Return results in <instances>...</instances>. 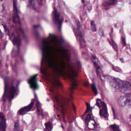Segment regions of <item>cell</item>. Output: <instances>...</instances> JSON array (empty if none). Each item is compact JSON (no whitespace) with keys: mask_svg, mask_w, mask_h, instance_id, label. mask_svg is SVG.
Segmentation results:
<instances>
[{"mask_svg":"<svg viewBox=\"0 0 131 131\" xmlns=\"http://www.w3.org/2000/svg\"><path fill=\"white\" fill-rule=\"evenodd\" d=\"M118 103L121 107L125 108H129L131 107V95L124 94L121 96L118 100Z\"/></svg>","mask_w":131,"mask_h":131,"instance_id":"cell-2","label":"cell"},{"mask_svg":"<svg viewBox=\"0 0 131 131\" xmlns=\"http://www.w3.org/2000/svg\"><path fill=\"white\" fill-rule=\"evenodd\" d=\"M92 90L93 91V93H94V95H97V94H98L97 90V88H96V86L95 83H93L92 84Z\"/></svg>","mask_w":131,"mask_h":131,"instance_id":"cell-18","label":"cell"},{"mask_svg":"<svg viewBox=\"0 0 131 131\" xmlns=\"http://www.w3.org/2000/svg\"><path fill=\"white\" fill-rule=\"evenodd\" d=\"M86 121L87 122V126L89 129H93L95 128L96 124L94 120L91 119V116L90 115L87 116Z\"/></svg>","mask_w":131,"mask_h":131,"instance_id":"cell-6","label":"cell"},{"mask_svg":"<svg viewBox=\"0 0 131 131\" xmlns=\"http://www.w3.org/2000/svg\"><path fill=\"white\" fill-rule=\"evenodd\" d=\"M110 128H111L112 131H121L119 126L116 124H112L110 126Z\"/></svg>","mask_w":131,"mask_h":131,"instance_id":"cell-15","label":"cell"},{"mask_svg":"<svg viewBox=\"0 0 131 131\" xmlns=\"http://www.w3.org/2000/svg\"><path fill=\"white\" fill-rule=\"evenodd\" d=\"M105 4L107 5H115L117 3V0H104Z\"/></svg>","mask_w":131,"mask_h":131,"instance_id":"cell-14","label":"cell"},{"mask_svg":"<svg viewBox=\"0 0 131 131\" xmlns=\"http://www.w3.org/2000/svg\"><path fill=\"white\" fill-rule=\"evenodd\" d=\"M81 2H82V3H83V2H84V0H81Z\"/></svg>","mask_w":131,"mask_h":131,"instance_id":"cell-21","label":"cell"},{"mask_svg":"<svg viewBox=\"0 0 131 131\" xmlns=\"http://www.w3.org/2000/svg\"><path fill=\"white\" fill-rule=\"evenodd\" d=\"M90 26H91V30L93 32H96L97 31V28L96 25L95 24V22L93 20H92L90 23Z\"/></svg>","mask_w":131,"mask_h":131,"instance_id":"cell-13","label":"cell"},{"mask_svg":"<svg viewBox=\"0 0 131 131\" xmlns=\"http://www.w3.org/2000/svg\"></svg>","mask_w":131,"mask_h":131,"instance_id":"cell-25","label":"cell"},{"mask_svg":"<svg viewBox=\"0 0 131 131\" xmlns=\"http://www.w3.org/2000/svg\"><path fill=\"white\" fill-rule=\"evenodd\" d=\"M45 127H46V129L48 131H50L52 129V124L48 122L45 123Z\"/></svg>","mask_w":131,"mask_h":131,"instance_id":"cell-17","label":"cell"},{"mask_svg":"<svg viewBox=\"0 0 131 131\" xmlns=\"http://www.w3.org/2000/svg\"><path fill=\"white\" fill-rule=\"evenodd\" d=\"M19 131H23V130H19Z\"/></svg>","mask_w":131,"mask_h":131,"instance_id":"cell-22","label":"cell"},{"mask_svg":"<svg viewBox=\"0 0 131 131\" xmlns=\"http://www.w3.org/2000/svg\"><path fill=\"white\" fill-rule=\"evenodd\" d=\"M13 42L14 45H16L17 46H19L20 43V40L19 39V38H18V37L15 36L13 40Z\"/></svg>","mask_w":131,"mask_h":131,"instance_id":"cell-16","label":"cell"},{"mask_svg":"<svg viewBox=\"0 0 131 131\" xmlns=\"http://www.w3.org/2000/svg\"><path fill=\"white\" fill-rule=\"evenodd\" d=\"M86 111H85V113H87L88 111H90V108H91V106H90V105H89V103H86Z\"/></svg>","mask_w":131,"mask_h":131,"instance_id":"cell-20","label":"cell"},{"mask_svg":"<svg viewBox=\"0 0 131 131\" xmlns=\"http://www.w3.org/2000/svg\"><path fill=\"white\" fill-rule=\"evenodd\" d=\"M35 1H37V3H38V4L39 5H41L42 4L43 0H30V3H31V5L32 6H34L35 5V3H34Z\"/></svg>","mask_w":131,"mask_h":131,"instance_id":"cell-19","label":"cell"},{"mask_svg":"<svg viewBox=\"0 0 131 131\" xmlns=\"http://www.w3.org/2000/svg\"><path fill=\"white\" fill-rule=\"evenodd\" d=\"M53 20L56 23L59 24V28H60L61 27V21L59 19V14L58 13V12L57 10L55 9L54 11H53Z\"/></svg>","mask_w":131,"mask_h":131,"instance_id":"cell-7","label":"cell"},{"mask_svg":"<svg viewBox=\"0 0 131 131\" xmlns=\"http://www.w3.org/2000/svg\"><path fill=\"white\" fill-rule=\"evenodd\" d=\"M33 106V101H32L29 105L20 108L18 111V114L19 115H24L26 114L28 112L30 111L32 109Z\"/></svg>","mask_w":131,"mask_h":131,"instance_id":"cell-5","label":"cell"},{"mask_svg":"<svg viewBox=\"0 0 131 131\" xmlns=\"http://www.w3.org/2000/svg\"><path fill=\"white\" fill-rule=\"evenodd\" d=\"M130 131H131V129H130Z\"/></svg>","mask_w":131,"mask_h":131,"instance_id":"cell-24","label":"cell"},{"mask_svg":"<svg viewBox=\"0 0 131 131\" xmlns=\"http://www.w3.org/2000/svg\"><path fill=\"white\" fill-rule=\"evenodd\" d=\"M37 78V74H35L32 76L28 79L29 84L30 88L33 90H36L38 88Z\"/></svg>","mask_w":131,"mask_h":131,"instance_id":"cell-4","label":"cell"},{"mask_svg":"<svg viewBox=\"0 0 131 131\" xmlns=\"http://www.w3.org/2000/svg\"><path fill=\"white\" fill-rule=\"evenodd\" d=\"M107 79L111 86L114 90L120 91L124 94L131 93V84L128 82L110 76L107 77Z\"/></svg>","mask_w":131,"mask_h":131,"instance_id":"cell-1","label":"cell"},{"mask_svg":"<svg viewBox=\"0 0 131 131\" xmlns=\"http://www.w3.org/2000/svg\"><path fill=\"white\" fill-rule=\"evenodd\" d=\"M96 105L99 107V115L104 119H107L108 113L106 104L101 100L97 99Z\"/></svg>","mask_w":131,"mask_h":131,"instance_id":"cell-3","label":"cell"},{"mask_svg":"<svg viewBox=\"0 0 131 131\" xmlns=\"http://www.w3.org/2000/svg\"><path fill=\"white\" fill-rule=\"evenodd\" d=\"M0 118H1L0 119V120H1L0 126H1V131H5L6 127V119L5 118V116L2 113H1Z\"/></svg>","mask_w":131,"mask_h":131,"instance_id":"cell-8","label":"cell"},{"mask_svg":"<svg viewBox=\"0 0 131 131\" xmlns=\"http://www.w3.org/2000/svg\"><path fill=\"white\" fill-rule=\"evenodd\" d=\"M14 10H15V14L16 15H13V21L14 23H19V17H18V13H17V7L16 6V4L15 3V2L14 1Z\"/></svg>","mask_w":131,"mask_h":131,"instance_id":"cell-10","label":"cell"},{"mask_svg":"<svg viewBox=\"0 0 131 131\" xmlns=\"http://www.w3.org/2000/svg\"><path fill=\"white\" fill-rule=\"evenodd\" d=\"M8 95H7V97L9 99V100L10 101L11 100L14 96V94L15 93V89L14 86H11L9 89L8 90Z\"/></svg>","mask_w":131,"mask_h":131,"instance_id":"cell-9","label":"cell"},{"mask_svg":"<svg viewBox=\"0 0 131 131\" xmlns=\"http://www.w3.org/2000/svg\"><path fill=\"white\" fill-rule=\"evenodd\" d=\"M8 79L5 78L4 81H5V90H4V95H3V98H4L6 97V93H7V87H8Z\"/></svg>","mask_w":131,"mask_h":131,"instance_id":"cell-12","label":"cell"},{"mask_svg":"<svg viewBox=\"0 0 131 131\" xmlns=\"http://www.w3.org/2000/svg\"><path fill=\"white\" fill-rule=\"evenodd\" d=\"M95 131H98V130H95Z\"/></svg>","mask_w":131,"mask_h":131,"instance_id":"cell-23","label":"cell"},{"mask_svg":"<svg viewBox=\"0 0 131 131\" xmlns=\"http://www.w3.org/2000/svg\"><path fill=\"white\" fill-rule=\"evenodd\" d=\"M92 59L94 62V65L96 67V68H97L98 69H100V63L99 62V61L98 60L97 58L95 55H93V56H92Z\"/></svg>","mask_w":131,"mask_h":131,"instance_id":"cell-11","label":"cell"}]
</instances>
